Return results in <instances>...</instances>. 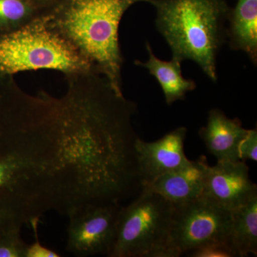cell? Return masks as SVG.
I'll return each instance as SVG.
<instances>
[{
    "mask_svg": "<svg viewBox=\"0 0 257 257\" xmlns=\"http://www.w3.org/2000/svg\"><path fill=\"white\" fill-rule=\"evenodd\" d=\"M230 244L238 257L257 254V196L231 210Z\"/></svg>",
    "mask_w": 257,
    "mask_h": 257,
    "instance_id": "4fadbf2b",
    "label": "cell"
},
{
    "mask_svg": "<svg viewBox=\"0 0 257 257\" xmlns=\"http://www.w3.org/2000/svg\"><path fill=\"white\" fill-rule=\"evenodd\" d=\"M202 194L231 211L256 197L257 187L245 162L217 161L206 169Z\"/></svg>",
    "mask_w": 257,
    "mask_h": 257,
    "instance_id": "52a82bcc",
    "label": "cell"
},
{
    "mask_svg": "<svg viewBox=\"0 0 257 257\" xmlns=\"http://www.w3.org/2000/svg\"><path fill=\"white\" fill-rule=\"evenodd\" d=\"M156 10L157 30L172 58L191 60L212 82L217 81L216 59L227 39L230 8L224 0H150Z\"/></svg>",
    "mask_w": 257,
    "mask_h": 257,
    "instance_id": "7a4b0ae2",
    "label": "cell"
},
{
    "mask_svg": "<svg viewBox=\"0 0 257 257\" xmlns=\"http://www.w3.org/2000/svg\"><path fill=\"white\" fill-rule=\"evenodd\" d=\"M192 257H234L236 252L229 245L214 243L197 248L188 253Z\"/></svg>",
    "mask_w": 257,
    "mask_h": 257,
    "instance_id": "2e32d148",
    "label": "cell"
},
{
    "mask_svg": "<svg viewBox=\"0 0 257 257\" xmlns=\"http://www.w3.org/2000/svg\"><path fill=\"white\" fill-rule=\"evenodd\" d=\"M40 69L59 71L65 77L94 72L89 62L42 15L0 36V77Z\"/></svg>",
    "mask_w": 257,
    "mask_h": 257,
    "instance_id": "3957f363",
    "label": "cell"
},
{
    "mask_svg": "<svg viewBox=\"0 0 257 257\" xmlns=\"http://www.w3.org/2000/svg\"><path fill=\"white\" fill-rule=\"evenodd\" d=\"M239 119H231L220 109L209 111L206 126L199 130V136L208 152L217 161H239L240 143L247 135Z\"/></svg>",
    "mask_w": 257,
    "mask_h": 257,
    "instance_id": "30bf717a",
    "label": "cell"
},
{
    "mask_svg": "<svg viewBox=\"0 0 257 257\" xmlns=\"http://www.w3.org/2000/svg\"><path fill=\"white\" fill-rule=\"evenodd\" d=\"M62 1V0H30L32 5L37 8L41 15L54 9Z\"/></svg>",
    "mask_w": 257,
    "mask_h": 257,
    "instance_id": "d6986e66",
    "label": "cell"
},
{
    "mask_svg": "<svg viewBox=\"0 0 257 257\" xmlns=\"http://www.w3.org/2000/svg\"><path fill=\"white\" fill-rule=\"evenodd\" d=\"M121 204H89L68 214L67 250L76 256H109Z\"/></svg>",
    "mask_w": 257,
    "mask_h": 257,
    "instance_id": "8992f818",
    "label": "cell"
},
{
    "mask_svg": "<svg viewBox=\"0 0 257 257\" xmlns=\"http://www.w3.org/2000/svg\"><path fill=\"white\" fill-rule=\"evenodd\" d=\"M173 207L169 237V248L173 257L214 243L231 247V211L204 194L188 202L173 204Z\"/></svg>",
    "mask_w": 257,
    "mask_h": 257,
    "instance_id": "5b68a950",
    "label": "cell"
},
{
    "mask_svg": "<svg viewBox=\"0 0 257 257\" xmlns=\"http://www.w3.org/2000/svg\"><path fill=\"white\" fill-rule=\"evenodd\" d=\"M173 204L155 193L140 191L128 205L121 206L110 257H173L169 237Z\"/></svg>",
    "mask_w": 257,
    "mask_h": 257,
    "instance_id": "277c9868",
    "label": "cell"
},
{
    "mask_svg": "<svg viewBox=\"0 0 257 257\" xmlns=\"http://www.w3.org/2000/svg\"><path fill=\"white\" fill-rule=\"evenodd\" d=\"M227 38L230 48L241 51L257 64V0H238L230 10Z\"/></svg>",
    "mask_w": 257,
    "mask_h": 257,
    "instance_id": "8fae6325",
    "label": "cell"
},
{
    "mask_svg": "<svg viewBox=\"0 0 257 257\" xmlns=\"http://www.w3.org/2000/svg\"><path fill=\"white\" fill-rule=\"evenodd\" d=\"M19 230H12L0 234V257H26L29 245L20 235Z\"/></svg>",
    "mask_w": 257,
    "mask_h": 257,
    "instance_id": "9a60e30c",
    "label": "cell"
},
{
    "mask_svg": "<svg viewBox=\"0 0 257 257\" xmlns=\"http://www.w3.org/2000/svg\"><path fill=\"white\" fill-rule=\"evenodd\" d=\"M239 160L257 161V131L249 130L247 135L240 143L239 147Z\"/></svg>",
    "mask_w": 257,
    "mask_h": 257,
    "instance_id": "e0dca14e",
    "label": "cell"
},
{
    "mask_svg": "<svg viewBox=\"0 0 257 257\" xmlns=\"http://www.w3.org/2000/svg\"><path fill=\"white\" fill-rule=\"evenodd\" d=\"M40 15L30 0H0V36L23 28Z\"/></svg>",
    "mask_w": 257,
    "mask_h": 257,
    "instance_id": "5bb4252c",
    "label": "cell"
},
{
    "mask_svg": "<svg viewBox=\"0 0 257 257\" xmlns=\"http://www.w3.org/2000/svg\"><path fill=\"white\" fill-rule=\"evenodd\" d=\"M187 133V128L180 126L152 143L137 139L135 153L141 187L189 163L184 153Z\"/></svg>",
    "mask_w": 257,
    "mask_h": 257,
    "instance_id": "ba28073f",
    "label": "cell"
},
{
    "mask_svg": "<svg viewBox=\"0 0 257 257\" xmlns=\"http://www.w3.org/2000/svg\"><path fill=\"white\" fill-rule=\"evenodd\" d=\"M140 2L150 0H62L42 15L89 62L94 72L123 94L119 24L125 12Z\"/></svg>",
    "mask_w": 257,
    "mask_h": 257,
    "instance_id": "6da1fadb",
    "label": "cell"
},
{
    "mask_svg": "<svg viewBox=\"0 0 257 257\" xmlns=\"http://www.w3.org/2000/svg\"><path fill=\"white\" fill-rule=\"evenodd\" d=\"M146 49L149 60L146 62L136 61L135 64L145 67L155 77L160 84L167 104L183 99L187 92L197 87L194 81L184 78L182 73V62L172 58V60H161L154 54L150 43L147 42Z\"/></svg>",
    "mask_w": 257,
    "mask_h": 257,
    "instance_id": "7c38bea8",
    "label": "cell"
},
{
    "mask_svg": "<svg viewBox=\"0 0 257 257\" xmlns=\"http://www.w3.org/2000/svg\"><path fill=\"white\" fill-rule=\"evenodd\" d=\"M208 165L205 157L190 161L187 165L160 176L142 186L140 191L155 193L172 204L188 202L202 195Z\"/></svg>",
    "mask_w": 257,
    "mask_h": 257,
    "instance_id": "9c48e42d",
    "label": "cell"
},
{
    "mask_svg": "<svg viewBox=\"0 0 257 257\" xmlns=\"http://www.w3.org/2000/svg\"><path fill=\"white\" fill-rule=\"evenodd\" d=\"M39 219H34L31 221L34 233H35V241L31 245H29L27 250L26 257H58V253L52 251L50 248L42 246L38 239L37 235V223Z\"/></svg>",
    "mask_w": 257,
    "mask_h": 257,
    "instance_id": "ac0fdd59",
    "label": "cell"
}]
</instances>
